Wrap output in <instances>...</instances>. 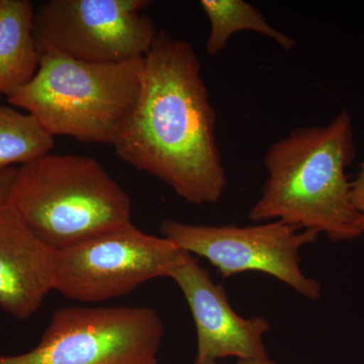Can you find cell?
I'll return each instance as SVG.
<instances>
[{
    "label": "cell",
    "instance_id": "obj_1",
    "mask_svg": "<svg viewBox=\"0 0 364 364\" xmlns=\"http://www.w3.org/2000/svg\"><path fill=\"white\" fill-rule=\"evenodd\" d=\"M143 62L138 102L112 146L117 156L189 203L220 202L228 178L217 116L193 46L159 31Z\"/></svg>",
    "mask_w": 364,
    "mask_h": 364
},
{
    "label": "cell",
    "instance_id": "obj_2",
    "mask_svg": "<svg viewBox=\"0 0 364 364\" xmlns=\"http://www.w3.org/2000/svg\"><path fill=\"white\" fill-rule=\"evenodd\" d=\"M355 155L347 109L327 126L296 129L268 148L267 179L249 220L282 221L334 242L358 238L363 232L346 174Z\"/></svg>",
    "mask_w": 364,
    "mask_h": 364
},
{
    "label": "cell",
    "instance_id": "obj_3",
    "mask_svg": "<svg viewBox=\"0 0 364 364\" xmlns=\"http://www.w3.org/2000/svg\"><path fill=\"white\" fill-rule=\"evenodd\" d=\"M143 58L90 63L48 49L32 80L7 102L52 136L114 146L138 102Z\"/></svg>",
    "mask_w": 364,
    "mask_h": 364
},
{
    "label": "cell",
    "instance_id": "obj_4",
    "mask_svg": "<svg viewBox=\"0 0 364 364\" xmlns=\"http://www.w3.org/2000/svg\"><path fill=\"white\" fill-rule=\"evenodd\" d=\"M6 200L58 251L132 223L130 196L92 157L49 153L21 165Z\"/></svg>",
    "mask_w": 364,
    "mask_h": 364
},
{
    "label": "cell",
    "instance_id": "obj_5",
    "mask_svg": "<svg viewBox=\"0 0 364 364\" xmlns=\"http://www.w3.org/2000/svg\"><path fill=\"white\" fill-rule=\"evenodd\" d=\"M164 325L146 306H67L54 313L39 344L0 364H142L156 358Z\"/></svg>",
    "mask_w": 364,
    "mask_h": 364
},
{
    "label": "cell",
    "instance_id": "obj_6",
    "mask_svg": "<svg viewBox=\"0 0 364 364\" xmlns=\"http://www.w3.org/2000/svg\"><path fill=\"white\" fill-rule=\"evenodd\" d=\"M148 0H50L33 16V38L43 54L55 49L90 63L143 58L156 39V23L141 14Z\"/></svg>",
    "mask_w": 364,
    "mask_h": 364
},
{
    "label": "cell",
    "instance_id": "obj_7",
    "mask_svg": "<svg viewBox=\"0 0 364 364\" xmlns=\"http://www.w3.org/2000/svg\"><path fill=\"white\" fill-rule=\"evenodd\" d=\"M183 250L130 224L60 251L55 289L67 299L100 303L169 277Z\"/></svg>",
    "mask_w": 364,
    "mask_h": 364
},
{
    "label": "cell",
    "instance_id": "obj_8",
    "mask_svg": "<svg viewBox=\"0 0 364 364\" xmlns=\"http://www.w3.org/2000/svg\"><path fill=\"white\" fill-rule=\"evenodd\" d=\"M162 237L177 247L210 261L223 277L248 272L272 275L306 298L316 301L321 284L301 269L299 250L320 234L282 221L248 227L208 226L164 220Z\"/></svg>",
    "mask_w": 364,
    "mask_h": 364
},
{
    "label": "cell",
    "instance_id": "obj_9",
    "mask_svg": "<svg viewBox=\"0 0 364 364\" xmlns=\"http://www.w3.org/2000/svg\"><path fill=\"white\" fill-rule=\"evenodd\" d=\"M169 277L181 289L195 321V364L215 363L229 356L267 358L263 335L269 331V322L263 317L242 318L235 312L224 287L215 284L195 255L183 250Z\"/></svg>",
    "mask_w": 364,
    "mask_h": 364
},
{
    "label": "cell",
    "instance_id": "obj_10",
    "mask_svg": "<svg viewBox=\"0 0 364 364\" xmlns=\"http://www.w3.org/2000/svg\"><path fill=\"white\" fill-rule=\"evenodd\" d=\"M60 251L38 236L0 200V308L26 321L56 287Z\"/></svg>",
    "mask_w": 364,
    "mask_h": 364
},
{
    "label": "cell",
    "instance_id": "obj_11",
    "mask_svg": "<svg viewBox=\"0 0 364 364\" xmlns=\"http://www.w3.org/2000/svg\"><path fill=\"white\" fill-rule=\"evenodd\" d=\"M35 6L30 0H0V97L32 80L41 53L33 38Z\"/></svg>",
    "mask_w": 364,
    "mask_h": 364
},
{
    "label": "cell",
    "instance_id": "obj_12",
    "mask_svg": "<svg viewBox=\"0 0 364 364\" xmlns=\"http://www.w3.org/2000/svg\"><path fill=\"white\" fill-rule=\"evenodd\" d=\"M200 7L210 21V35L205 43L208 56L226 49L234 33L250 31L269 38L286 51L296 47V41L273 28L252 4L243 0H202Z\"/></svg>",
    "mask_w": 364,
    "mask_h": 364
},
{
    "label": "cell",
    "instance_id": "obj_13",
    "mask_svg": "<svg viewBox=\"0 0 364 364\" xmlns=\"http://www.w3.org/2000/svg\"><path fill=\"white\" fill-rule=\"evenodd\" d=\"M54 145L35 117L0 105V172L49 154Z\"/></svg>",
    "mask_w": 364,
    "mask_h": 364
},
{
    "label": "cell",
    "instance_id": "obj_14",
    "mask_svg": "<svg viewBox=\"0 0 364 364\" xmlns=\"http://www.w3.org/2000/svg\"><path fill=\"white\" fill-rule=\"evenodd\" d=\"M352 198L354 208L359 215V227L364 233V161L359 165V171L356 178L351 181Z\"/></svg>",
    "mask_w": 364,
    "mask_h": 364
},
{
    "label": "cell",
    "instance_id": "obj_15",
    "mask_svg": "<svg viewBox=\"0 0 364 364\" xmlns=\"http://www.w3.org/2000/svg\"><path fill=\"white\" fill-rule=\"evenodd\" d=\"M18 167H11L0 172V200L6 198L16 173Z\"/></svg>",
    "mask_w": 364,
    "mask_h": 364
},
{
    "label": "cell",
    "instance_id": "obj_16",
    "mask_svg": "<svg viewBox=\"0 0 364 364\" xmlns=\"http://www.w3.org/2000/svg\"><path fill=\"white\" fill-rule=\"evenodd\" d=\"M205 364H217V363H210ZM238 364H277L274 361L270 360L269 358H251V359H239Z\"/></svg>",
    "mask_w": 364,
    "mask_h": 364
},
{
    "label": "cell",
    "instance_id": "obj_17",
    "mask_svg": "<svg viewBox=\"0 0 364 364\" xmlns=\"http://www.w3.org/2000/svg\"><path fill=\"white\" fill-rule=\"evenodd\" d=\"M142 364H158L156 358L151 359L149 361H146V363H144Z\"/></svg>",
    "mask_w": 364,
    "mask_h": 364
},
{
    "label": "cell",
    "instance_id": "obj_18",
    "mask_svg": "<svg viewBox=\"0 0 364 364\" xmlns=\"http://www.w3.org/2000/svg\"><path fill=\"white\" fill-rule=\"evenodd\" d=\"M0 100H1V97H0Z\"/></svg>",
    "mask_w": 364,
    "mask_h": 364
}]
</instances>
